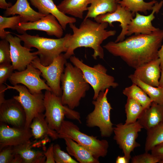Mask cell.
Listing matches in <instances>:
<instances>
[{
  "label": "cell",
  "instance_id": "83f0119b",
  "mask_svg": "<svg viewBox=\"0 0 163 163\" xmlns=\"http://www.w3.org/2000/svg\"><path fill=\"white\" fill-rule=\"evenodd\" d=\"M118 4L126 10L135 14L137 12L143 13L146 15L148 11L152 10L154 6L157 2L153 0L145 2L144 0H117Z\"/></svg>",
  "mask_w": 163,
  "mask_h": 163
},
{
  "label": "cell",
  "instance_id": "d6a6232c",
  "mask_svg": "<svg viewBox=\"0 0 163 163\" xmlns=\"http://www.w3.org/2000/svg\"><path fill=\"white\" fill-rule=\"evenodd\" d=\"M22 23L21 16L19 15L11 17H6L0 16V37L1 39H6L7 34L10 32L5 30L6 28H10L12 30H16L19 24Z\"/></svg>",
  "mask_w": 163,
  "mask_h": 163
},
{
  "label": "cell",
  "instance_id": "ac0fdd59",
  "mask_svg": "<svg viewBox=\"0 0 163 163\" xmlns=\"http://www.w3.org/2000/svg\"><path fill=\"white\" fill-rule=\"evenodd\" d=\"M163 5V1L157 2L154 5L152 12L149 15L136 13L135 18L132 19L128 25L126 35L131 36L134 34H149L158 30L159 28L154 27L152 21L155 18V13L159 12Z\"/></svg>",
  "mask_w": 163,
  "mask_h": 163
},
{
  "label": "cell",
  "instance_id": "f1b7e54d",
  "mask_svg": "<svg viewBox=\"0 0 163 163\" xmlns=\"http://www.w3.org/2000/svg\"><path fill=\"white\" fill-rule=\"evenodd\" d=\"M128 77L133 83L139 87L148 96L153 102L163 104V88L155 87L147 84L135 76L133 74L130 75Z\"/></svg>",
  "mask_w": 163,
  "mask_h": 163
},
{
  "label": "cell",
  "instance_id": "603a6c76",
  "mask_svg": "<svg viewBox=\"0 0 163 163\" xmlns=\"http://www.w3.org/2000/svg\"><path fill=\"white\" fill-rule=\"evenodd\" d=\"M66 145V150L70 155L73 156L80 163H99V159L95 158L89 151L73 139L68 138L63 139Z\"/></svg>",
  "mask_w": 163,
  "mask_h": 163
},
{
  "label": "cell",
  "instance_id": "ba28073f",
  "mask_svg": "<svg viewBox=\"0 0 163 163\" xmlns=\"http://www.w3.org/2000/svg\"><path fill=\"white\" fill-rule=\"evenodd\" d=\"M5 88L16 90L19 93L13 98L18 101L23 107L26 115L25 127L30 128L34 117L45 111L44 104V94L42 92L32 94L24 85H17L11 86L7 84Z\"/></svg>",
  "mask_w": 163,
  "mask_h": 163
},
{
  "label": "cell",
  "instance_id": "ab89813d",
  "mask_svg": "<svg viewBox=\"0 0 163 163\" xmlns=\"http://www.w3.org/2000/svg\"><path fill=\"white\" fill-rule=\"evenodd\" d=\"M151 153L159 160V163H163V146L158 145L151 151Z\"/></svg>",
  "mask_w": 163,
  "mask_h": 163
},
{
  "label": "cell",
  "instance_id": "5bb4252c",
  "mask_svg": "<svg viewBox=\"0 0 163 163\" xmlns=\"http://www.w3.org/2000/svg\"><path fill=\"white\" fill-rule=\"evenodd\" d=\"M26 115L20 103L14 98L0 105V122L17 128L25 127Z\"/></svg>",
  "mask_w": 163,
  "mask_h": 163
},
{
  "label": "cell",
  "instance_id": "2e32d148",
  "mask_svg": "<svg viewBox=\"0 0 163 163\" xmlns=\"http://www.w3.org/2000/svg\"><path fill=\"white\" fill-rule=\"evenodd\" d=\"M32 136L30 128L11 127L0 122V151L7 146H14L26 142Z\"/></svg>",
  "mask_w": 163,
  "mask_h": 163
},
{
  "label": "cell",
  "instance_id": "ffe728a7",
  "mask_svg": "<svg viewBox=\"0 0 163 163\" xmlns=\"http://www.w3.org/2000/svg\"><path fill=\"white\" fill-rule=\"evenodd\" d=\"M31 4L37 8L40 13L47 15L51 14L56 18L64 30L67 25L76 22V19L67 16L60 11L53 0H30Z\"/></svg>",
  "mask_w": 163,
  "mask_h": 163
},
{
  "label": "cell",
  "instance_id": "484cf974",
  "mask_svg": "<svg viewBox=\"0 0 163 163\" xmlns=\"http://www.w3.org/2000/svg\"><path fill=\"white\" fill-rule=\"evenodd\" d=\"M89 2V0H63L57 6L64 14L82 19L84 12L88 10Z\"/></svg>",
  "mask_w": 163,
  "mask_h": 163
},
{
  "label": "cell",
  "instance_id": "8d00e7d4",
  "mask_svg": "<svg viewBox=\"0 0 163 163\" xmlns=\"http://www.w3.org/2000/svg\"><path fill=\"white\" fill-rule=\"evenodd\" d=\"M14 70L11 63L0 64V84L4 83L13 73Z\"/></svg>",
  "mask_w": 163,
  "mask_h": 163
},
{
  "label": "cell",
  "instance_id": "8fae6325",
  "mask_svg": "<svg viewBox=\"0 0 163 163\" xmlns=\"http://www.w3.org/2000/svg\"><path fill=\"white\" fill-rule=\"evenodd\" d=\"M41 71L31 63L25 69L13 72L8 80L13 85H23L32 94L40 93L43 90L52 91L51 88L41 78Z\"/></svg>",
  "mask_w": 163,
  "mask_h": 163
},
{
  "label": "cell",
  "instance_id": "277c9868",
  "mask_svg": "<svg viewBox=\"0 0 163 163\" xmlns=\"http://www.w3.org/2000/svg\"><path fill=\"white\" fill-rule=\"evenodd\" d=\"M15 34L24 42V46L37 49L34 53L39 56L40 62L44 66L49 65L62 53L66 52V43L71 35L67 34L63 37L52 39L41 37L38 34L31 35L26 32L21 35Z\"/></svg>",
  "mask_w": 163,
  "mask_h": 163
},
{
  "label": "cell",
  "instance_id": "9a60e30c",
  "mask_svg": "<svg viewBox=\"0 0 163 163\" xmlns=\"http://www.w3.org/2000/svg\"><path fill=\"white\" fill-rule=\"evenodd\" d=\"M29 30L45 31L48 35L55 36L58 38L62 37L64 30L56 18L51 14L46 15L35 21L20 23L16 30L18 33L21 34Z\"/></svg>",
  "mask_w": 163,
  "mask_h": 163
},
{
  "label": "cell",
  "instance_id": "30bf717a",
  "mask_svg": "<svg viewBox=\"0 0 163 163\" xmlns=\"http://www.w3.org/2000/svg\"><path fill=\"white\" fill-rule=\"evenodd\" d=\"M142 128L137 121L129 124L120 123L113 127V139L129 161L131 158V152L135 148L140 146L136 140L139 133Z\"/></svg>",
  "mask_w": 163,
  "mask_h": 163
},
{
  "label": "cell",
  "instance_id": "4fadbf2b",
  "mask_svg": "<svg viewBox=\"0 0 163 163\" xmlns=\"http://www.w3.org/2000/svg\"><path fill=\"white\" fill-rule=\"evenodd\" d=\"M6 39L10 43L11 64L14 70L21 71L25 69L38 57L34 52H30L32 49L21 45V41L17 36H14L10 33Z\"/></svg>",
  "mask_w": 163,
  "mask_h": 163
},
{
  "label": "cell",
  "instance_id": "60d3db41",
  "mask_svg": "<svg viewBox=\"0 0 163 163\" xmlns=\"http://www.w3.org/2000/svg\"><path fill=\"white\" fill-rule=\"evenodd\" d=\"M6 86L3 84H0V105L5 100V92Z\"/></svg>",
  "mask_w": 163,
  "mask_h": 163
},
{
  "label": "cell",
  "instance_id": "f546056e",
  "mask_svg": "<svg viewBox=\"0 0 163 163\" xmlns=\"http://www.w3.org/2000/svg\"><path fill=\"white\" fill-rule=\"evenodd\" d=\"M123 93L127 98L133 99L137 101L145 109L149 107L153 102L139 87L134 83L125 88Z\"/></svg>",
  "mask_w": 163,
  "mask_h": 163
},
{
  "label": "cell",
  "instance_id": "d4e9b609",
  "mask_svg": "<svg viewBox=\"0 0 163 163\" xmlns=\"http://www.w3.org/2000/svg\"><path fill=\"white\" fill-rule=\"evenodd\" d=\"M33 136L36 139L49 136L53 140L58 139V133L50 128L45 118L44 114L40 113L34 117L30 125Z\"/></svg>",
  "mask_w": 163,
  "mask_h": 163
},
{
  "label": "cell",
  "instance_id": "7bdbcfd3",
  "mask_svg": "<svg viewBox=\"0 0 163 163\" xmlns=\"http://www.w3.org/2000/svg\"><path fill=\"white\" fill-rule=\"evenodd\" d=\"M12 5L11 3L6 2L5 0H0V8L6 9Z\"/></svg>",
  "mask_w": 163,
  "mask_h": 163
},
{
  "label": "cell",
  "instance_id": "7402d4cb",
  "mask_svg": "<svg viewBox=\"0 0 163 163\" xmlns=\"http://www.w3.org/2000/svg\"><path fill=\"white\" fill-rule=\"evenodd\" d=\"M137 121L147 130L163 123V104L152 102Z\"/></svg>",
  "mask_w": 163,
  "mask_h": 163
},
{
  "label": "cell",
  "instance_id": "7a4b0ae2",
  "mask_svg": "<svg viewBox=\"0 0 163 163\" xmlns=\"http://www.w3.org/2000/svg\"><path fill=\"white\" fill-rule=\"evenodd\" d=\"M108 24L107 22L94 21L88 18H84L79 27L74 23L69 24L73 34L67 42V50L64 54L65 57L67 59L70 58L74 55L76 49L84 47L93 49L94 53L92 56L94 59H96L97 57L103 59L104 51L101 44L104 40L116 33L115 30H106Z\"/></svg>",
  "mask_w": 163,
  "mask_h": 163
},
{
  "label": "cell",
  "instance_id": "cb8c5ba5",
  "mask_svg": "<svg viewBox=\"0 0 163 163\" xmlns=\"http://www.w3.org/2000/svg\"><path fill=\"white\" fill-rule=\"evenodd\" d=\"M33 142L30 140L13 146L15 154H19L24 163H45L46 158L43 152L32 149Z\"/></svg>",
  "mask_w": 163,
  "mask_h": 163
},
{
  "label": "cell",
  "instance_id": "e575fe53",
  "mask_svg": "<svg viewBox=\"0 0 163 163\" xmlns=\"http://www.w3.org/2000/svg\"><path fill=\"white\" fill-rule=\"evenodd\" d=\"M11 63L10 44L6 39L0 41V64Z\"/></svg>",
  "mask_w": 163,
  "mask_h": 163
},
{
  "label": "cell",
  "instance_id": "8992f818",
  "mask_svg": "<svg viewBox=\"0 0 163 163\" xmlns=\"http://www.w3.org/2000/svg\"><path fill=\"white\" fill-rule=\"evenodd\" d=\"M69 59L73 65L81 70L85 80L93 88V100L97 99L100 92L104 91L110 87L115 88L118 86L114 77L107 73V69L102 65L97 64L91 67L75 56H72Z\"/></svg>",
  "mask_w": 163,
  "mask_h": 163
},
{
  "label": "cell",
  "instance_id": "7dc6e473",
  "mask_svg": "<svg viewBox=\"0 0 163 163\" xmlns=\"http://www.w3.org/2000/svg\"><path fill=\"white\" fill-rule=\"evenodd\" d=\"M159 145H161L163 146V142L161 144Z\"/></svg>",
  "mask_w": 163,
  "mask_h": 163
},
{
  "label": "cell",
  "instance_id": "836d02e7",
  "mask_svg": "<svg viewBox=\"0 0 163 163\" xmlns=\"http://www.w3.org/2000/svg\"><path fill=\"white\" fill-rule=\"evenodd\" d=\"M54 160L56 163H78V162L73 159L69 154L61 149L57 144L53 145Z\"/></svg>",
  "mask_w": 163,
  "mask_h": 163
},
{
  "label": "cell",
  "instance_id": "74e56055",
  "mask_svg": "<svg viewBox=\"0 0 163 163\" xmlns=\"http://www.w3.org/2000/svg\"><path fill=\"white\" fill-rule=\"evenodd\" d=\"M15 154L13 146L5 147L0 151V163H11Z\"/></svg>",
  "mask_w": 163,
  "mask_h": 163
},
{
  "label": "cell",
  "instance_id": "44dd1931",
  "mask_svg": "<svg viewBox=\"0 0 163 163\" xmlns=\"http://www.w3.org/2000/svg\"><path fill=\"white\" fill-rule=\"evenodd\" d=\"M4 13L6 17L16 14L21 16L22 23L35 21L46 16L34 10L27 0H17L13 5L6 9Z\"/></svg>",
  "mask_w": 163,
  "mask_h": 163
},
{
  "label": "cell",
  "instance_id": "f35d334b",
  "mask_svg": "<svg viewBox=\"0 0 163 163\" xmlns=\"http://www.w3.org/2000/svg\"><path fill=\"white\" fill-rule=\"evenodd\" d=\"M53 144H51L48 148L46 151L44 152L46 158L45 163H55L53 152Z\"/></svg>",
  "mask_w": 163,
  "mask_h": 163
},
{
  "label": "cell",
  "instance_id": "9c48e42d",
  "mask_svg": "<svg viewBox=\"0 0 163 163\" xmlns=\"http://www.w3.org/2000/svg\"><path fill=\"white\" fill-rule=\"evenodd\" d=\"M67 59L64 54L61 53L55 58L49 65L44 66L40 62L37 57L31 63L41 72V75L46 81L47 85L51 88L52 92L56 95L61 97L62 90L60 85L62 75L64 72Z\"/></svg>",
  "mask_w": 163,
  "mask_h": 163
},
{
  "label": "cell",
  "instance_id": "4316f807",
  "mask_svg": "<svg viewBox=\"0 0 163 163\" xmlns=\"http://www.w3.org/2000/svg\"><path fill=\"white\" fill-rule=\"evenodd\" d=\"M89 6L85 19L94 18L97 16L107 13H112L116 9L117 0H89Z\"/></svg>",
  "mask_w": 163,
  "mask_h": 163
},
{
  "label": "cell",
  "instance_id": "f6af8a7d",
  "mask_svg": "<svg viewBox=\"0 0 163 163\" xmlns=\"http://www.w3.org/2000/svg\"><path fill=\"white\" fill-rule=\"evenodd\" d=\"M129 161L124 156H118L116 159L115 162L116 163H128Z\"/></svg>",
  "mask_w": 163,
  "mask_h": 163
},
{
  "label": "cell",
  "instance_id": "3957f363",
  "mask_svg": "<svg viewBox=\"0 0 163 163\" xmlns=\"http://www.w3.org/2000/svg\"><path fill=\"white\" fill-rule=\"evenodd\" d=\"M61 79L63 105L73 110L80 104L90 88L81 70L70 62H67Z\"/></svg>",
  "mask_w": 163,
  "mask_h": 163
},
{
  "label": "cell",
  "instance_id": "6da1fadb",
  "mask_svg": "<svg viewBox=\"0 0 163 163\" xmlns=\"http://www.w3.org/2000/svg\"><path fill=\"white\" fill-rule=\"evenodd\" d=\"M163 40V30L159 29L149 34H135L121 42L110 41L103 47L136 69L159 58L158 52Z\"/></svg>",
  "mask_w": 163,
  "mask_h": 163
},
{
  "label": "cell",
  "instance_id": "52a82bcc",
  "mask_svg": "<svg viewBox=\"0 0 163 163\" xmlns=\"http://www.w3.org/2000/svg\"><path fill=\"white\" fill-rule=\"evenodd\" d=\"M109 90L107 88L104 91L100 92L97 99L92 101L94 109L86 118L87 126L98 127L102 137L110 136L113 131L110 117V111L113 108L107 97Z\"/></svg>",
  "mask_w": 163,
  "mask_h": 163
},
{
  "label": "cell",
  "instance_id": "e0dca14e",
  "mask_svg": "<svg viewBox=\"0 0 163 163\" xmlns=\"http://www.w3.org/2000/svg\"><path fill=\"white\" fill-rule=\"evenodd\" d=\"M135 15L118 4L116 9L114 12L99 15L94 19L95 21L99 23H107L111 27H113V22H119L122 30L115 41L118 42L125 39L128 25Z\"/></svg>",
  "mask_w": 163,
  "mask_h": 163
},
{
  "label": "cell",
  "instance_id": "7c38bea8",
  "mask_svg": "<svg viewBox=\"0 0 163 163\" xmlns=\"http://www.w3.org/2000/svg\"><path fill=\"white\" fill-rule=\"evenodd\" d=\"M44 104L46 120L50 128L58 132L68 107L62 104L61 97L48 90H46L44 94Z\"/></svg>",
  "mask_w": 163,
  "mask_h": 163
},
{
  "label": "cell",
  "instance_id": "5b68a950",
  "mask_svg": "<svg viewBox=\"0 0 163 163\" xmlns=\"http://www.w3.org/2000/svg\"><path fill=\"white\" fill-rule=\"evenodd\" d=\"M58 138H70L90 152L96 158L104 157L109 147L108 142L100 140L93 136L81 132L78 126L73 122L64 120L57 132Z\"/></svg>",
  "mask_w": 163,
  "mask_h": 163
},
{
  "label": "cell",
  "instance_id": "1f68e13d",
  "mask_svg": "<svg viewBox=\"0 0 163 163\" xmlns=\"http://www.w3.org/2000/svg\"><path fill=\"white\" fill-rule=\"evenodd\" d=\"M126 115V124H129L136 122L139 117L145 109L137 101L133 99L127 98L125 106Z\"/></svg>",
  "mask_w": 163,
  "mask_h": 163
},
{
  "label": "cell",
  "instance_id": "4dcf8cb0",
  "mask_svg": "<svg viewBox=\"0 0 163 163\" xmlns=\"http://www.w3.org/2000/svg\"><path fill=\"white\" fill-rule=\"evenodd\" d=\"M147 131L145 150L148 152L163 142V123Z\"/></svg>",
  "mask_w": 163,
  "mask_h": 163
},
{
  "label": "cell",
  "instance_id": "c3c4849f",
  "mask_svg": "<svg viewBox=\"0 0 163 163\" xmlns=\"http://www.w3.org/2000/svg\"></svg>",
  "mask_w": 163,
  "mask_h": 163
},
{
  "label": "cell",
  "instance_id": "d590c367",
  "mask_svg": "<svg viewBox=\"0 0 163 163\" xmlns=\"http://www.w3.org/2000/svg\"><path fill=\"white\" fill-rule=\"evenodd\" d=\"M159 159L151 154L145 153L136 155L131 158L132 163H159Z\"/></svg>",
  "mask_w": 163,
  "mask_h": 163
},
{
  "label": "cell",
  "instance_id": "bcb514c9",
  "mask_svg": "<svg viewBox=\"0 0 163 163\" xmlns=\"http://www.w3.org/2000/svg\"><path fill=\"white\" fill-rule=\"evenodd\" d=\"M158 87L163 88V69L161 71V76L159 80Z\"/></svg>",
  "mask_w": 163,
  "mask_h": 163
},
{
  "label": "cell",
  "instance_id": "d6986e66",
  "mask_svg": "<svg viewBox=\"0 0 163 163\" xmlns=\"http://www.w3.org/2000/svg\"><path fill=\"white\" fill-rule=\"evenodd\" d=\"M158 58L135 69L134 75L143 82L155 87L159 86L161 70Z\"/></svg>",
  "mask_w": 163,
  "mask_h": 163
},
{
  "label": "cell",
  "instance_id": "b9f144b4",
  "mask_svg": "<svg viewBox=\"0 0 163 163\" xmlns=\"http://www.w3.org/2000/svg\"><path fill=\"white\" fill-rule=\"evenodd\" d=\"M158 55L161 60L160 68L161 71L163 69V40L162 45L158 52Z\"/></svg>",
  "mask_w": 163,
  "mask_h": 163
},
{
  "label": "cell",
  "instance_id": "ee69618b",
  "mask_svg": "<svg viewBox=\"0 0 163 163\" xmlns=\"http://www.w3.org/2000/svg\"><path fill=\"white\" fill-rule=\"evenodd\" d=\"M11 163H24L22 158L20 155L15 154Z\"/></svg>",
  "mask_w": 163,
  "mask_h": 163
}]
</instances>
